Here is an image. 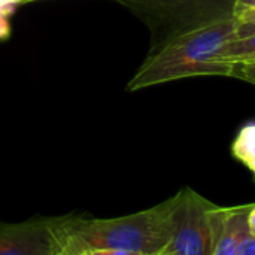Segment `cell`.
<instances>
[{"instance_id":"5","label":"cell","mask_w":255,"mask_h":255,"mask_svg":"<svg viewBox=\"0 0 255 255\" xmlns=\"http://www.w3.org/2000/svg\"><path fill=\"white\" fill-rule=\"evenodd\" d=\"M0 255H55L48 220L1 226Z\"/></svg>"},{"instance_id":"13","label":"cell","mask_w":255,"mask_h":255,"mask_svg":"<svg viewBox=\"0 0 255 255\" xmlns=\"http://www.w3.org/2000/svg\"><path fill=\"white\" fill-rule=\"evenodd\" d=\"M238 21H255V9H250V10H245L239 15H236Z\"/></svg>"},{"instance_id":"9","label":"cell","mask_w":255,"mask_h":255,"mask_svg":"<svg viewBox=\"0 0 255 255\" xmlns=\"http://www.w3.org/2000/svg\"><path fill=\"white\" fill-rule=\"evenodd\" d=\"M233 76H239L251 84H255V61L244 63V64H236Z\"/></svg>"},{"instance_id":"12","label":"cell","mask_w":255,"mask_h":255,"mask_svg":"<svg viewBox=\"0 0 255 255\" xmlns=\"http://www.w3.org/2000/svg\"><path fill=\"white\" fill-rule=\"evenodd\" d=\"M250 9H255V0H236L235 16L245 12V10H250Z\"/></svg>"},{"instance_id":"6","label":"cell","mask_w":255,"mask_h":255,"mask_svg":"<svg viewBox=\"0 0 255 255\" xmlns=\"http://www.w3.org/2000/svg\"><path fill=\"white\" fill-rule=\"evenodd\" d=\"M253 205L236 208H220L214 205L209 211L212 233V255H236L238 245L251 230L248 214Z\"/></svg>"},{"instance_id":"4","label":"cell","mask_w":255,"mask_h":255,"mask_svg":"<svg viewBox=\"0 0 255 255\" xmlns=\"http://www.w3.org/2000/svg\"><path fill=\"white\" fill-rule=\"evenodd\" d=\"M170 28L172 36L235 15L236 0H126Z\"/></svg>"},{"instance_id":"3","label":"cell","mask_w":255,"mask_h":255,"mask_svg":"<svg viewBox=\"0 0 255 255\" xmlns=\"http://www.w3.org/2000/svg\"><path fill=\"white\" fill-rule=\"evenodd\" d=\"M212 206L214 203L187 187L173 196V235L161 255H212Z\"/></svg>"},{"instance_id":"14","label":"cell","mask_w":255,"mask_h":255,"mask_svg":"<svg viewBox=\"0 0 255 255\" xmlns=\"http://www.w3.org/2000/svg\"><path fill=\"white\" fill-rule=\"evenodd\" d=\"M248 224H250V230L255 236V205L251 206L250 214H248Z\"/></svg>"},{"instance_id":"7","label":"cell","mask_w":255,"mask_h":255,"mask_svg":"<svg viewBox=\"0 0 255 255\" xmlns=\"http://www.w3.org/2000/svg\"><path fill=\"white\" fill-rule=\"evenodd\" d=\"M215 61L232 66L255 61V34L247 37H236L227 42L220 54L215 57Z\"/></svg>"},{"instance_id":"1","label":"cell","mask_w":255,"mask_h":255,"mask_svg":"<svg viewBox=\"0 0 255 255\" xmlns=\"http://www.w3.org/2000/svg\"><path fill=\"white\" fill-rule=\"evenodd\" d=\"M173 197L111 220H48L55 255H161L173 235Z\"/></svg>"},{"instance_id":"10","label":"cell","mask_w":255,"mask_h":255,"mask_svg":"<svg viewBox=\"0 0 255 255\" xmlns=\"http://www.w3.org/2000/svg\"><path fill=\"white\" fill-rule=\"evenodd\" d=\"M236 255H255V236L253 233L239 242Z\"/></svg>"},{"instance_id":"8","label":"cell","mask_w":255,"mask_h":255,"mask_svg":"<svg viewBox=\"0 0 255 255\" xmlns=\"http://www.w3.org/2000/svg\"><path fill=\"white\" fill-rule=\"evenodd\" d=\"M232 154L255 175V123L241 128L232 145Z\"/></svg>"},{"instance_id":"2","label":"cell","mask_w":255,"mask_h":255,"mask_svg":"<svg viewBox=\"0 0 255 255\" xmlns=\"http://www.w3.org/2000/svg\"><path fill=\"white\" fill-rule=\"evenodd\" d=\"M236 27L238 18L233 15L173 34L140 66L128 90L194 76H233L235 66L217 63L215 57L227 42L236 39Z\"/></svg>"},{"instance_id":"11","label":"cell","mask_w":255,"mask_h":255,"mask_svg":"<svg viewBox=\"0 0 255 255\" xmlns=\"http://www.w3.org/2000/svg\"><path fill=\"white\" fill-rule=\"evenodd\" d=\"M255 34V21H238L236 37H247Z\"/></svg>"}]
</instances>
